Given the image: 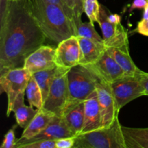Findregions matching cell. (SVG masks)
Instances as JSON below:
<instances>
[{
  "mask_svg": "<svg viewBox=\"0 0 148 148\" xmlns=\"http://www.w3.org/2000/svg\"><path fill=\"white\" fill-rule=\"evenodd\" d=\"M66 9V13L71 20H73L75 17V0H62Z\"/></svg>",
  "mask_w": 148,
  "mask_h": 148,
  "instance_id": "29",
  "label": "cell"
},
{
  "mask_svg": "<svg viewBox=\"0 0 148 148\" xmlns=\"http://www.w3.org/2000/svg\"><path fill=\"white\" fill-rule=\"evenodd\" d=\"M75 17H82L83 10V0H75Z\"/></svg>",
  "mask_w": 148,
  "mask_h": 148,
  "instance_id": "33",
  "label": "cell"
},
{
  "mask_svg": "<svg viewBox=\"0 0 148 148\" xmlns=\"http://www.w3.org/2000/svg\"><path fill=\"white\" fill-rule=\"evenodd\" d=\"M26 4L46 38L59 43L74 35L72 20L62 7L47 0H26Z\"/></svg>",
  "mask_w": 148,
  "mask_h": 148,
  "instance_id": "2",
  "label": "cell"
},
{
  "mask_svg": "<svg viewBox=\"0 0 148 148\" xmlns=\"http://www.w3.org/2000/svg\"><path fill=\"white\" fill-rule=\"evenodd\" d=\"M84 106L85 119L81 134L101 128V114L96 90L84 101Z\"/></svg>",
  "mask_w": 148,
  "mask_h": 148,
  "instance_id": "13",
  "label": "cell"
},
{
  "mask_svg": "<svg viewBox=\"0 0 148 148\" xmlns=\"http://www.w3.org/2000/svg\"><path fill=\"white\" fill-rule=\"evenodd\" d=\"M79 40L80 57L79 64L88 66L96 62L106 51L104 43H98L86 38L77 37Z\"/></svg>",
  "mask_w": 148,
  "mask_h": 148,
  "instance_id": "15",
  "label": "cell"
},
{
  "mask_svg": "<svg viewBox=\"0 0 148 148\" xmlns=\"http://www.w3.org/2000/svg\"><path fill=\"white\" fill-rule=\"evenodd\" d=\"M77 136L65 137L56 140V148H72L74 147Z\"/></svg>",
  "mask_w": 148,
  "mask_h": 148,
  "instance_id": "27",
  "label": "cell"
},
{
  "mask_svg": "<svg viewBox=\"0 0 148 148\" xmlns=\"http://www.w3.org/2000/svg\"><path fill=\"white\" fill-rule=\"evenodd\" d=\"M10 1H22V0H10Z\"/></svg>",
  "mask_w": 148,
  "mask_h": 148,
  "instance_id": "37",
  "label": "cell"
},
{
  "mask_svg": "<svg viewBox=\"0 0 148 148\" xmlns=\"http://www.w3.org/2000/svg\"><path fill=\"white\" fill-rule=\"evenodd\" d=\"M17 125H14L12 129H10L7 134L4 135V140H3L2 144L1 145V148H15L17 144V140L15 139V130Z\"/></svg>",
  "mask_w": 148,
  "mask_h": 148,
  "instance_id": "26",
  "label": "cell"
},
{
  "mask_svg": "<svg viewBox=\"0 0 148 148\" xmlns=\"http://www.w3.org/2000/svg\"><path fill=\"white\" fill-rule=\"evenodd\" d=\"M127 148H148V128L121 126Z\"/></svg>",
  "mask_w": 148,
  "mask_h": 148,
  "instance_id": "20",
  "label": "cell"
},
{
  "mask_svg": "<svg viewBox=\"0 0 148 148\" xmlns=\"http://www.w3.org/2000/svg\"><path fill=\"white\" fill-rule=\"evenodd\" d=\"M85 66L93 72L101 82L108 85L124 76L122 69L107 51L96 62Z\"/></svg>",
  "mask_w": 148,
  "mask_h": 148,
  "instance_id": "10",
  "label": "cell"
},
{
  "mask_svg": "<svg viewBox=\"0 0 148 148\" xmlns=\"http://www.w3.org/2000/svg\"><path fill=\"white\" fill-rule=\"evenodd\" d=\"M67 80L69 100L66 108L84 102L96 90V85L100 81L93 72L80 64L69 69Z\"/></svg>",
  "mask_w": 148,
  "mask_h": 148,
  "instance_id": "4",
  "label": "cell"
},
{
  "mask_svg": "<svg viewBox=\"0 0 148 148\" xmlns=\"http://www.w3.org/2000/svg\"><path fill=\"white\" fill-rule=\"evenodd\" d=\"M74 148H127L119 118L110 127L77 136Z\"/></svg>",
  "mask_w": 148,
  "mask_h": 148,
  "instance_id": "3",
  "label": "cell"
},
{
  "mask_svg": "<svg viewBox=\"0 0 148 148\" xmlns=\"http://www.w3.org/2000/svg\"><path fill=\"white\" fill-rule=\"evenodd\" d=\"M47 1H50V2H51V3H53V4H58V5H59L60 7H62V8L64 9V10L65 12H66L65 6H64V2L62 0H47Z\"/></svg>",
  "mask_w": 148,
  "mask_h": 148,
  "instance_id": "35",
  "label": "cell"
},
{
  "mask_svg": "<svg viewBox=\"0 0 148 148\" xmlns=\"http://www.w3.org/2000/svg\"><path fill=\"white\" fill-rule=\"evenodd\" d=\"M106 51L122 69L124 76L140 77L142 70L136 66L132 59L130 54V50L109 47L106 48Z\"/></svg>",
  "mask_w": 148,
  "mask_h": 148,
  "instance_id": "18",
  "label": "cell"
},
{
  "mask_svg": "<svg viewBox=\"0 0 148 148\" xmlns=\"http://www.w3.org/2000/svg\"><path fill=\"white\" fill-rule=\"evenodd\" d=\"M147 3V0H134L130 8V12H131L134 10H144Z\"/></svg>",
  "mask_w": 148,
  "mask_h": 148,
  "instance_id": "32",
  "label": "cell"
},
{
  "mask_svg": "<svg viewBox=\"0 0 148 148\" xmlns=\"http://www.w3.org/2000/svg\"><path fill=\"white\" fill-rule=\"evenodd\" d=\"M46 40L26 0L10 1L7 16L0 25V75L23 67L26 58Z\"/></svg>",
  "mask_w": 148,
  "mask_h": 148,
  "instance_id": "1",
  "label": "cell"
},
{
  "mask_svg": "<svg viewBox=\"0 0 148 148\" xmlns=\"http://www.w3.org/2000/svg\"><path fill=\"white\" fill-rule=\"evenodd\" d=\"M109 86L119 111L132 101L144 95V88L140 77L124 76Z\"/></svg>",
  "mask_w": 148,
  "mask_h": 148,
  "instance_id": "7",
  "label": "cell"
},
{
  "mask_svg": "<svg viewBox=\"0 0 148 148\" xmlns=\"http://www.w3.org/2000/svg\"><path fill=\"white\" fill-rule=\"evenodd\" d=\"M32 74L25 67L10 69L0 75V92L7 96V116H10L15 100L21 92H25Z\"/></svg>",
  "mask_w": 148,
  "mask_h": 148,
  "instance_id": "6",
  "label": "cell"
},
{
  "mask_svg": "<svg viewBox=\"0 0 148 148\" xmlns=\"http://www.w3.org/2000/svg\"><path fill=\"white\" fill-rule=\"evenodd\" d=\"M134 32L143 36H148V19L143 18L140 22H138Z\"/></svg>",
  "mask_w": 148,
  "mask_h": 148,
  "instance_id": "28",
  "label": "cell"
},
{
  "mask_svg": "<svg viewBox=\"0 0 148 148\" xmlns=\"http://www.w3.org/2000/svg\"><path fill=\"white\" fill-rule=\"evenodd\" d=\"M108 20L111 23L115 25H118L121 23V17L118 14H112V13H108Z\"/></svg>",
  "mask_w": 148,
  "mask_h": 148,
  "instance_id": "34",
  "label": "cell"
},
{
  "mask_svg": "<svg viewBox=\"0 0 148 148\" xmlns=\"http://www.w3.org/2000/svg\"><path fill=\"white\" fill-rule=\"evenodd\" d=\"M101 114V128L108 127L118 118L119 110L108 84L99 82L96 85Z\"/></svg>",
  "mask_w": 148,
  "mask_h": 148,
  "instance_id": "9",
  "label": "cell"
},
{
  "mask_svg": "<svg viewBox=\"0 0 148 148\" xmlns=\"http://www.w3.org/2000/svg\"><path fill=\"white\" fill-rule=\"evenodd\" d=\"M74 27V36L86 38L94 41L104 43L103 39L95 30L94 24L91 22H82V17H74L72 20Z\"/></svg>",
  "mask_w": 148,
  "mask_h": 148,
  "instance_id": "21",
  "label": "cell"
},
{
  "mask_svg": "<svg viewBox=\"0 0 148 148\" xmlns=\"http://www.w3.org/2000/svg\"><path fill=\"white\" fill-rule=\"evenodd\" d=\"M73 136L76 135H75L71 132V130H69V127H67V125L65 123L63 117L54 116L51 121H50V123L46 127V129L43 130L40 134L35 136L34 137L30 139V140H26V141L20 143V144L30 143V142H33L38 140H59V139L65 138V137H73Z\"/></svg>",
  "mask_w": 148,
  "mask_h": 148,
  "instance_id": "14",
  "label": "cell"
},
{
  "mask_svg": "<svg viewBox=\"0 0 148 148\" xmlns=\"http://www.w3.org/2000/svg\"><path fill=\"white\" fill-rule=\"evenodd\" d=\"M56 48L43 45L25 59L23 67L33 73L56 67L55 63Z\"/></svg>",
  "mask_w": 148,
  "mask_h": 148,
  "instance_id": "12",
  "label": "cell"
},
{
  "mask_svg": "<svg viewBox=\"0 0 148 148\" xmlns=\"http://www.w3.org/2000/svg\"><path fill=\"white\" fill-rule=\"evenodd\" d=\"M108 12L101 5L98 24L101 29L104 45L106 48L115 47L130 50L127 30L121 23L115 25L108 20Z\"/></svg>",
  "mask_w": 148,
  "mask_h": 148,
  "instance_id": "8",
  "label": "cell"
},
{
  "mask_svg": "<svg viewBox=\"0 0 148 148\" xmlns=\"http://www.w3.org/2000/svg\"><path fill=\"white\" fill-rule=\"evenodd\" d=\"M25 94L28 103L31 106L35 107L37 109H40L43 105V98L41 90L38 85L37 82L33 76L27 85Z\"/></svg>",
  "mask_w": 148,
  "mask_h": 148,
  "instance_id": "23",
  "label": "cell"
},
{
  "mask_svg": "<svg viewBox=\"0 0 148 148\" xmlns=\"http://www.w3.org/2000/svg\"><path fill=\"white\" fill-rule=\"evenodd\" d=\"M10 0H0V25L2 24L8 12Z\"/></svg>",
  "mask_w": 148,
  "mask_h": 148,
  "instance_id": "30",
  "label": "cell"
},
{
  "mask_svg": "<svg viewBox=\"0 0 148 148\" xmlns=\"http://www.w3.org/2000/svg\"><path fill=\"white\" fill-rule=\"evenodd\" d=\"M140 79L144 88V95L148 96V72L142 71L140 75Z\"/></svg>",
  "mask_w": 148,
  "mask_h": 148,
  "instance_id": "31",
  "label": "cell"
},
{
  "mask_svg": "<svg viewBox=\"0 0 148 148\" xmlns=\"http://www.w3.org/2000/svg\"><path fill=\"white\" fill-rule=\"evenodd\" d=\"M143 18L148 19V0H147V5H146V7H145L144 9V12H143Z\"/></svg>",
  "mask_w": 148,
  "mask_h": 148,
  "instance_id": "36",
  "label": "cell"
},
{
  "mask_svg": "<svg viewBox=\"0 0 148 148\" xmlns=\"http://www.w3.org/2000/svg\"><path fill=\"white\" fill-rule=\"evenodd\" d=\"M57 66L53 69H45V70L40 71V72H36L32 75L37 82L38 85L40 87L41 90L42 94H43V101H46L47 95L49 94V89H50L51 84L52 80L56 75Z\"/></svg>",
  "mask_w": 148,
  "mask_h": 148,
  "instance_id": "22",
  "label": "cell"
},
{
  "mask_svg": "<svg viewBox=\"0 0 148 148\" xmlns=\"http://www.w3.org/2000/svg\"><path fill=\"white\" fill-rule=\"evenodd\" d=\"M80 50L77 36H72L58 43L55 63L59 67L71 69L79 64Z\"/></svg>",
  "mask_w": 148,
  "mask_h": 148,
  "instance_id": "11",
  "label": "cell"
},
{
  "mask_svg": "<svg viewBox=\"0 0 148 148\" xmlns=\"http://www.w3.org/2000/svg\"><path fill=\"white\" fill-rule=\"evenodd\" d=\"M55 140H38L20 144L16 148H56Z\"/></svg>",
  "mask_w": 148,
  "mask_h": 148,
  "instance_id": "25",
  "label": "cell"
},
{
  "mask_svg": "<svg viewBox=\"0 0 148 148\" xmlns=\"http://www.w3.org/2000/svg\"><path fill=\"white\" fill-rule=\"evenodd\" d=\"M25 92H21L15 100L12 108L16 121L19 127L25 129L34 118L38 109H34L33 106H27L25 104L24 97Z\"/></svg>",
  "mask_w": 148,
  "mask_h": 148,
  "instance_id": "19",
  "label": "cell"
},
{
  "mask_svg": "<svg viewBox=\"0 0 148 148\" xmlns=\"http://www.w3.org/2000/svg\"><path fill=\"white\" fill-rule=\"evenodd\" d=\"M53 116L54 115L51 114L50 112H48L42 108L38 109L34 118L31 120L27 127L24 129V131H23L21 137L18 140H17L16 147L20 143L30 140V139L34 137L35 136L40 134L43 130L46 129V127L50 123Z\"/></svg>",
  "mask_w": 148,
  "mask_h": 148,
  "instance_id": "16",
  "label": "cell"
},
{
  "mask_svg": "<svg viewBox=\"0 0 148 148\" xmlns=\"http://www.w3.org/2000/svg\"><path fill=\"white\" fill-rule=\"evenodd\" d=\"M62 117L71 132L75 135H79L82 132L85 119L84 102L68 106Z\"/></svg>",
  "mask_w": 148,
  "mask_h": 148,
  "instance_id": "17",
  "label": "cell"
},
{
  "mask_svg": "<svg viewBox=\"0 0 148 148\" xmlns=\"http://www.w3.org/2000/svg\"><path fill=\"white\" fill-rule=\"evenodd\" d=\"M69 70V69L57 66L49 94L41 108L56 116H63L69 100L67 80Z\"/></svg>",
  "mask_w": 148,
  "mask_h": 148,
  "instance_id": "5",
  "label": "cell"
},
{
  "mask_svg": "<svg viewBox=\"0 0 148 148\" xmlns=\"http://www.w3.org/2000/svg\"><path fill=\"white\" fill-rule=\"evenodd\" d=\"M101 7L98 0H83L84 12L93 24L99 21Z\"/></svg>",
  "mask_w": 148,
  "mask_h": 148,
  "instance_id": "24",
  "label": "cell"
}]
</instances>
